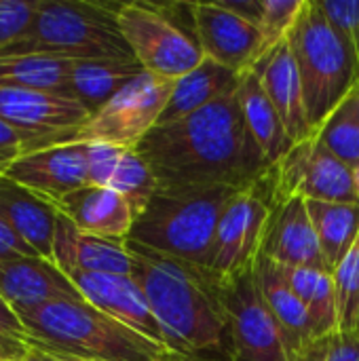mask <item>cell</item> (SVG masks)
<instances>
[{"instance_id": "e575fe53", "label": "cell", "mask_w": 359, "mask_h": 361, "mask_svg": "<svg viewBox=\"0 0 359 361\" xmlns=\"http://www.w3.org/2000/svg\"><path fill=\"white\" fill-rule=\"evenodd\" d=\"M317 6L332 30L353 49L359 61V0H317Z\"/></svg>"}, {"instance_id": "5b68a950", "label": "cell", "mask_w": 359, "mask_h": 361, "mask_svg": "<svg viewBox=\"0 0 359 361\" xmlns=\"http://www.w3.org/2000/svg\"><path fill=\"white\" fill-rule=\"evenodd\" d=\"M121 2L42 0L28 34L0 55L135 61L118 25Z\"/></svg>"}, {"instance_id": "ffe728a7", "label": "cell", "mask_w": 359, "mask_h": 361, "mask_svg": "<svg viewBox=\"0 0 359 361\" xmlns=\"http://www.w3.org/2000/svg\"><path fill=\"white\" fill-rule=\"evenodd\" d=\"M55 207L78 231L110 241H127L135 222V209L123 195L93 184L66 195Z\"/></svg>"}, {"instance_id": "4fadbf2b", "label": "cell", "mask_w": 359, "mask_h": 361, "mask_svg": "<svg viewBox=\"0 0 359 361\" xmlns=\"http://www.w3.org/2000/svg\"><path fill=\"white\" fill-rule=\"evenodd\" d=\"M193 21L203 55L237 74L252 70L264 55L260 27L226 8L222 0L193 2Z\"/></svg>"}, {"instance_id": "4dcf8cb0", "label": "cell", "mask_w": 359, "mask_h": 361, "mask_svg": "<svg viewBox=\"0 0 359 361\" xmlns=\"http://www.w3.org/2000/svg\"><path fill=\"white\" fill-rule=\"evenodd\" d=\"M339 309V328L358 330L359 328V237L343 258V262L332 271Z\"/></svg>"}, {"instance_id": "9a60e30c", "label": "cell", "mask_w": 359, "mask_h": 361, "mask_svg": "<svg viewBox=\"0 0 359 361\" xmlns=\"http://www.w3.org/2000/svg\"><path fill=\"white\" fill-rule=\"evenodd\" d=\"M269 203L271 216L260 256L284 269L330 271L322 254L307 201L300 197H269Z\"/></svg>"}, {"instance_id": "8d00e7d4", "label": "cell", "mask_w": 359, "mask_h": 361, "mask_svg": "<svg viewBox=\"0 0 359 361\" xmlns=\"http://www.w3.org/2000/svg\"><path fill=\"white\" fill-rule=\"evenodd\" d=\"M28 256H38V254L0 218V262L28 258Z\"/></svg>"}, {"instance_id": "603a6c76", "label": "cell", "mask_w": 359, "mask_h": 361, "mask_svg": "<svg viewBox=\"0 0 359 361\" xmlns=\"http://www.w3.org/2000/svg\"><path fill=\"white\" fill-rule=\"evenodd\" d=\"M254 277H256L258 290H260L267 307L271 309L273 317L281 326V330L298 360V355L307 349V345L317 338L311 315L307 313V309L298 300V296L292 292L290 283L284 277L281 267H277L275 262H271L264 256H258V260L254 264Z\"/></svg>"}, {"instance_id": "5bb4252c", "label": "cell", "mask_w": 359, "mask_h": 361, "mask_svg": "<svg viewBox=\"0 0 359 361\" xmlns=\"http://www.w3.org/2000/svg\"><path fill=\"white\" fill-rule=\"evenodd\" d=\"M2 176L55 205L66 195L89 186V146L57 144L28 152Z\"/></svg>"}, {"instance_id": "f35d334b", "label": "cell", "mask_w": 359, "mask_h": 361, "mask_svg": "<svg viewBox=\"0 0 359 361\" xmlns=\"http://www.w3.org/2000/svg\"><path fill=\"white\" fill-rule=\"evenodd\" d=\"M30 345L0 332V361H23Z\"/></svg>"}, {"instance_id": "8fae6325", "label": "cell", "mask_w": 359, "mask_h": 361, "mask_svg": "<svg viewBox=\"0 0 359 361\" xmlns=\"http://www.w3.org/2000/svg\"><path fill=\"white\" fill-rule=\"evenodd\" d=\"M269 216L271 203L264 184L254 190L237 192L218 222L207 271L226 279L254 269L262 252Z\"/></svg>"}, {"instance_id": "b9f144b4", "label": "cell", "mask_w": 359, "mask_h": 361, "mask_svg": "<svg viewBox=\"0 0 359 361\" xmlns=\"http://www.w3.org/2000/svg\"><path fill=\"white\" fill-rule=\"evenodd\" d=\"M171 361H182V360H178V357H174V360H171Z\"/></svg>"}, {"instance_id": "d4e9b609", "label": "cell", "mask_w": 359, "mask_h": 361, "mask_svg": "<svg viewBox=\"0 0 359 361\" xmlns=\"http://www.w3.org/2000/svg\"><path fill=\"white\" fill-rule=\"evenodd\" d=\"M239 78H241V74L205 57L193 72L184 74L182 78H178L174 82L171 97L167 102V108H165L159 125L180 121V118L209 106L212 102L237 91Z\"/></svg>"}, {"instance_id": "d6986e66", "label": "cell", "mask_w": 359, "mask_h": 361, "mask_svg": "<svg viewBox=\"0 0 359 361\" xmlns=\"http://www.w3.org/2000/svg\"><path fill=\"white\" fill-rule=\"evenodd\" d=\"M53 262L66 273L131 275L127 241H110L78 231L59 209L53 241Z\"/></svg>"}, {"instance_id": "f1b7e54d", "label": "cell", "mask_w": 359, "mask_h": 361, "mask_svg": "<svg viewBox=\"0 0 359 361\" xmlns=\"http://www.w3.org/2000/svg\"><path fill=\"white\" fill-rule=\"evenodd\" d=\"M284 277L290 283L292 292L305 305L307 313L313 319L317 338L339 330V309H336V290L330 271L322 269H284Z\"/></svg>"}, {"instance_id": "7c38bea8", "label": "cell", "mask_w": 359, "mask_h": 361, "mask_svg": "<svg viewBox=\"0 0 359 361\" xmlns=\"http://www.w3.org/2000/svg\"><path fill=\"white\" fill-rule=\"evenodd\" d=\"M76 99L30 89H0V118L28 140V152L57 146L89 121Z\"/></svg>"}, {"instance_id": "2e32d148", "label": "cell", "mask_w": 359, "mask_h": 361, "mask_svg": "<svg viewBox=\"0 0 359 361\" xmlns=\"http://www.w3.org/2000/svg\"><path fill=\"white\" fill-rule=\"evenodd\" d=\"M0 296L19 317L53 300H85L74 281L42 256L0 262Z\"/></svg>"}, {"instance_id": "7402d4cb", "label": "cell", "mask_w": 359, "mask_h": 361, "mask_svg": "<svg viewBox=\"0 0 359 361\" xmlns=\"http://www.w3.org/2000/svg\"><path fill=\"white\" fill-rule=\"evenodd\" d=\"M0 218L42 258L53 260L57 207L0 173Z\"/></svg>"}, {"instance_id": "e0dca14e", "label": "cell", "mask_w": 359, "mask_h": 361, "mask_svg": "<svg viewBox=\"0 0 359 361\" xmlns=\"http://www.w3.org/2000/svg\"><path fill=\"white\" fill-rule=\"evenodd\" d=\"M74 286L78 288L80 296L99 309L102 313L110 315L112 319L133 328L135 332L144 334L146 338L161 343L163 332L161 326L150 311V305L135 283L131 275H110V273H70L68 275Z\"/></svg>"}, {"instance_id": "ac0fdd59", "label": "cell", "mask_w": 359, "mask_h": 361, "mask_svg": "<svg viewBox=\"0 0 359 361\" xmlns=\"http://www.w3.org/2000/svg\"><path fill=\"white\" fill-rule=\"evenodd\" d=\"M252 70L256 72L267 97L279 112L292 142L298 144L311 137L315 131L311 129L309 118H307L303 85H300L296 59H294L288 38L279 42L277 47H273L269 53H264L254 63Z\"/></svg>"}, {"instance_id": "74e56055", "label": "cell", "mask_w": 359, "mask_h": 361, "mask_svg": "<svg viewBox=\"0 0 359 361\" xmlns=\"http://www.w3.org/2000/svg\"><path fill=\"white\" fill-rule=\"evenodd\" d=\"M0 332L28 343V330L21 322V317L11 309V305L0 296Z\"/></svg>"}, {"instance_id": "d6a6232c", "label": "cell", "mask_w": 359, "mask_h": 361, "mask_svg": "<svg viewBox=\"0 0 359 361\" xmlns=\"http://www.w3.org/2000/svg\"><path fill=\"white\" fill-rule=\"evenodd\" d=\"M298 361H359L358 330H334L307 345Z\"/></svg>"}, {"instance_id": "9c48e42d", "label": "cell", "mask_w": 359, "mask_h": 361, "mask_svg": "<svg viewBox=\"0 0 359 361\" xmlns=\"http://www.w3.org/2000/svg\"><path fill=\"white\" fill-rule=\"evenodd\" d=\"M267 197H300L305 201L355 203L353 171L336 159L317 133L294 144L271 167Z\"/></svg>"}, {"instance_id": "ab89813d", "label": "cell", "mask_w": 359, "mask_h": 361, "mask_svg": "<svg viewBox=\"0 0 359 361\" xmlns=\"http://www.w3.org/2000/svg\"><path fill=\"white\" fill-rule=\"evenodd\" d=\"M23 361H95L85 360V357H76V355H68V353H57V351H49L42 347H32L28 349V355Z\"/></svg>"}, {"instance_id": "ba28073f", "label": "cell", "mask_w": 359, "mask_h": 361, "mask_svg": "<svg viewBox=\"0 0 359 361\" xmlns=\"http://www.w3.org/2000/svg\"><path fill=\"white\" fill-rule=\"evenodd\" d=\"M118 25L135 61L154 76L178 80L205 59L197 40L174 23L161 4L121 2Z\"/></svg>"}, {"instance_id": "277c9868", "label": "cell", "mask_w": 359, "mask_h": 361, "mask_svg": "<svg viewBox=\"0 0 359 361\" xmlns=\"http://www.w3.org/2000/svg\"><path fill=\"white\" fill-rule=\"evenodd\" d=\"M237 195L231 188L157 190L138 212L129 243L207 269L218 222Z\"/></svg>"}, {"instance_id": "d590c367", "label": "cell", "mask_w": 359, "mask_h": 361, "mask_svg": "<svg viewBox=\"0 0 359 361\" xmlns=\"http://www.w3.org/2000/svg\"><path fill=\"white\" fill-rule=\"evenodd\" d=\"M23 154H28V140L0 118V173Z\"/></svg>"}, {"instance_id": "836d02e7", "label": "cell", "mask_w": 359, "mask_h": 361, "mask_svg": "<svg viewBox=\"0 0 359 361\" xmlns=\"http://www.w3.org/2000/svg\"><path fill=\"white\" fill-rule=\"evenodd\" d=\"M42 0H0V51L19 42L34 25Z\"/></svg>"}, {"instance_id": "8992f818", "label": "cell", "mask_w": 359, "mask_h": 361, "mask_svg": "<svg viewBox=\"0 0 359 361\" xmlns=\"http://www.w3.org/2000/svg\"><path fill=\"white\" fill-rule=\"evenodd\" d=\"M288 42L296 59L307 118L317 131L359 82V61L353 49L326 21L317 0L305 2Z\"/></svg>"}, {"instance_id": "3957f363", "label": "cell", "mask_w": 359, "mask_h": 361, "mask_svg": "<svg viewBox=\"0 0 359 361\" xmlns=\"http://www.w3.org/2000/svg\"><path fill=\"white\" fill-rule=\"evenodd\" d=\"M28 345L95 361H171L176 355L87 300H53L25 315Z\"/></svg>"}, {"instance_id": "30bf717a", "label": "cell", "mask_w": 359, "mask_h": 361, "mask_svg": "<svg viewBox=\"0 0 359 361\" xmlns=\"http://www.w3.org/2000/svg\"><path fill=\"white\" fill-rule=\"evenodd\" d=\"M222 300L233 332L231 361H298L258 290L254 269L222 279Z\"/></svg>"}, {"instance_id": "cb8c5ba5", "label": "cell", "mask_w": 359, "mask_h": 361, "mask_svg": "<svg viewBox=\"0 0 359 361\" xmlns=\"http://www.w3.org/2000/svg\"><path fill=\"white\" fill-rule=\"evenodd\" d=\"M237 99L252 137L256 140L262 154L273 167L279 159H284V154L294 146V142L288 135L279 112L267 97L254 70L241 74L237 87Z\"/></svg>"}, {"instance_id": "83f0119b", "label": "cell", "mask_w": 359, "mask_h": 361, "mask_svg": "<svg viewBox=\"0 0 359 361\" xmlns=\"http://www.w3.org/2000/svg\"><path fill=\"white\" fill-rule=\"evenodd\" d=\"M72 66L74 59L51 55H0V89H30L66 95Z\"/></svg>"}, {"instance_id": "1f68e13d", "label": "cell", "mask_w": 359, "mask_h": 361, "mask_svg": "<svg viewBox=\"0 0 359 361\" xmlns=\"http://www.w3.org/2000/svg\"><path fill=\"white\" fill-rule=\"evenodd\" d=\"M307 0H262L260 32L264 40V53L284 42L296 25Z\"/></svg>"}, {"instance_id": "484cf974", "label": "cell", "mask_w": 359, "mask_h": 361, "mask_svg": "<svg viewBox=\"0 0 359 361\" xmlns=\"http://www.w3.org/2000/svg\"><path fill=\"white\" fill-rule=\"evenodd\" d=\"M144 70L138 61L80 59L74 61L66 85V95L80 102L91 114L114 97Z\"/></svg>"}, {"instance_id": "7a4b0ae2", "label": "cell", "mask_w": 359, "mask_h": 361, "mask_svg": "<svg viewBox=\"0 0 359 361\" xmlns=\"http://www.w3.org/2000/svg\"><path fill=\"white\" fill-rule=\"evenodd\" d=\"M131 277L154 313L165 347L182 361H231L233 332L222 279L203 267L159 256L127 241Z\"/></svg>"}, {"instance_id": "60d3db41", "label": "cell", "mask_w": 359, "mask_h": 361, "mask_svg": "<svg viewBox=\"0 0 359 361\" xmlns=\"http://www.w3.org/2000/svg\"><path fill=\"white\" fill-rule=\"evenodd\" d=\"M351 171H353V188H355V197H358L359 203V165L358 167H353Z\"/></svg>"}, {"instance_id": "44dd1931", "label": "cell", "mask_w": 359, "mask_h": 361, "mask_svg": "<svg viewBox=\"0 0 359 361\" xmlns=\"http://www.w3.org/2000/svg\"><path fill=\"white\" fill-rule=\"evenodd\" d=\"M89 146V184L112 188L135 209V216L159 190L157 180L135 148L112 144Z\"/></svg>"}, {"instance_id": "4316f807", "label": "cell", "mask_w": 359, "mask_h": 361, "mask_svg": "<svg viewBox=\"0 0 359 361\" xmlns=\"http://www.w3.org/2000/svg\"><path fill=\"white\" fill-rule=\"evenodd\" d=\"M307 209L330 271L349 254L359 237V203L307 201Z\"/></svg>"}, {"instance_id": "6da1fadb", "label": "cell", "mask_w": 359, "mask_h": 361, "mask_svg": "<svg viewBox=\"0 0 359 361\" xmlns=\"http://www.w3.org/2000/svg\"><path fill=\"white\" fill-rule=\"evenodd\" d=\"M159 190L237 192L260 188L271 163L252 137L237 91L174 123L157 125L138 146Z\"/></svg>"}, {"instance_id": "52a82bcc", "label": "cell", "mask_w": 359, "mask_h": 361, "mask_svg": "<svg viewBox=\"0 0 359 361\" xmlns=\"http://www.w3.org/2000/svg\"><path fill=\"white\" fill-rule=\"evenodd\" d=\"M174 82L176 80L142 72L61 144H112L135 148L159 125L171 97Z\"/></svg>"}, {"instance_id": "f546056e", "label": "cell", "mask_w": 359, "mask_h": 361, "mask_svg": "<svg viewBox=\"0 0 359 361\" xmlns=\"http://www.w3.org/2000/svg\"><path fill=\"white\" fill-rule=\"evenodd\" d=\"M324 146L347 167L359 165V82L315 131Z\"/></svg>"}]
</instances>
